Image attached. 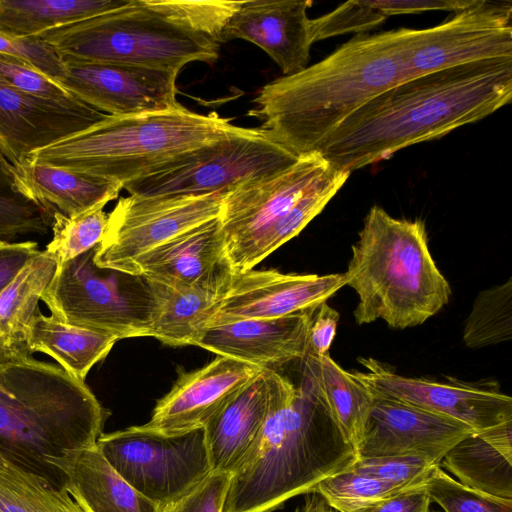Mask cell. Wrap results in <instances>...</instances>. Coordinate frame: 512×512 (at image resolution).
I'll return each mask as SVG.
<instances>
[{
  "mask_svg": "<svg viewBox=\"0 0 512 512\" xmlns=\"http://www.w3.org/2000/svg\"><path fill=\"white\" fill-rule=\"evenodd\" d=\"M511 98L512 57L438 70L373 97L345 118L315 152L351 173L480 121Z\"/></svg>",
  "mask_w": 512,
  "mask_h": 512,
  "instance_id": "obj_1",
  "label": "cell"
},
{
  "mask_svg": "<svg viewBox=\"0 0 512 512\" xmlns=\"http://www.w3.org/2000/svg\"><path fill=\"white\" fill-rule=\"evenodd\" d=\"M410 35L409 28L356 35L321 61L264 85L248 115L296 157L313 153L351 113L409 80Z\"/></svg>",
  "mask_w": 512,
  "mask_h": 512,
  "instance_id": "obj_2",
  "label": "cell"
},
{
  "mask_svg": "<svg viewBox=\"0 0 512 512\" xmlns=\"http://www.w3.org/2000/svg\"><path fill=\"white\" fill-rule=\"evenodd\" d=\"M268 409L259 438L231 474L223 512H273L350 469L357 453L305 384L264 369Z\"/></svg>",
  "mask_w": 512,
  "mask_h": 512,
  "instance_id": "obj_3",
  "label": "cell"
},
{
  "mask_svg": "<svg viewBox=\"0 0 512 512\" xmlns=\"http://www.w3.org/2000/svg\"><path fill=\"white\" fill-rule=\"evenodd\" d=\"M108 414L60 365L0 344V457L64 487L49 461L96 445Z\"/></svg>",
  "mask_w": 512,
  "mask_h": 512,
  "instance_id": "obj_4",
  "label": "cell"
},
{
  "mask_svg": "<svg viewBox=\"0 0 512 512\" xmlns=\"http://www.w3.org/2000/svg\"><path fill=\"white\" fill-rule=\"evenodd\" d=\"M351 250L343 274L358 296V325L381 319L392 328L415 327L449 302L450 285L431 255L421 220L397 219L374 205Z\"/></svg>",
  "mask_w": 512,
  "mask_h": 512,
  "instance_id": "obj_5",
  "label": "cell"
},
{
  "mask_svg": "<svg viewBox=\"0 0 512 512\" xmlns=\"http://www.w3.org/2000/svg\"><path fill=\"white\" fill-rule=\"evenodd\" d=\"M239 128L214 112L203 115L182 105L141 115H107L84 130L31 152L23 160L123 186Z\"/></svg>",
  "mask_w": 512,
  "mask_h": 512,
  "instance_id": "obj_6",
  "label": "cell"
},
{
  "mask_svg": "<svg viewBox=\"0 0 512 512\" xmlns=\"http://www.w3.org/2000/svg\"><path fill=\"white\" fill-rule=\"evenodd\" d=\"M65 65L123 63L179 72L193 61L214 62L220 44L175 19L155 0L75 20L38 36Z\"/></svg>",
  "mask_w": 512,
  "mask_h": 512,
  "instance_id": "obj_7",
  "label": "cell"
},
{
  "mask_svg": "<svg viewBox=\"0 0 512 512\" xmlns=\"http://www.w3.org/2000/svg\"><path fill=\"white\" fill-rule=\"evenodd\" d=\"M98 245L60 263L41 300L52 316L69 325L118 340L151 336L159 308L152 283L96 265Z\"/></svg>",
  "mask_w": 512,
  "mask_h": 512,
  "instance_id": "obj_8",
  "label": "cell"
},
{
  "mask_svg": "<svg viewBox=\"0 0 512 512\" xmlns=\"http://www.w3.org/2000/svg\"><path fill=\"white\" fill-rule=\"evenodd\" d=\"M299 157L257 128H242L184 153L159 171L125 183L131 195L201 196L280 172Z\"/></svg>",
  "mask_w": 512,
  "mask_h": 512,
  "instance_id": "obj_9",
  "label": "cell"
},
{
  "mask_svg": "<svg viewBox=\"0 0 512 512\" xmlns=\"http://www.w3.org/2000/svg\"><path fill=\"white\" fill-rule=\"evenodd\" d=\"M96 446L136 491L169 506L212 473L204 428L166 435L131 426L102 434Z\"/></svg>",
  "mask_w": 512,
  "mask_h": 512,
  "instance_id": "obj_10",
  "label": "cell"
},
{
  "mask_svg": "<svg viewBox=\"0 0 512 512\" xmlns=\"http://www.w3.org/2000/svg\"><path fill=\"white\" fill-rule=\"evenodd\" d=\"M332 166L313 152L300 156L280 172L246 182L227 193L218 218L235 274L261 262L260 252L269 236Z\"/></svg>",
  "mask_w": 512,
  "mask_h": 512,
  "instance_id": "obj_11",
  "label": "cell"
},
{
  "mask_svg": "<svg viewBox=\"0 0 512 512\" xmlns=\"http://www.w3.org/2000/svg\"><path fill=\"white\" fill-rule=\"evenodd\" d=\"M228 191L201 196L131 195L122 197L108 214L95 263L131 274L144 254L173 237L219 216Z\"/></svg>",
  "mask_w": 512,
  "mask_h": 512,
  "instance_id": "obj_12",
  "label": "cell"
},
{
  "mask_svg": "<svg viewBox=\"0 0 512 512\" xmlns=\"http://www.w3.org/2000/svg\"><path fill=\"white\" fill-rule=\"evenodd\" d=\"M512 3L473 0L442 23L412 29L409 79L453 66L512 57Z\"/></svg>",
  "mask_w": 512,
  "mask_h": 512,
  "instance_id": "obj_13",
  "label": "cell"
},
{
  "mask_svg": "<svg viewBox=\"0 0 512 512\" xmlns=\"http://www.w3.org/2000/svg\"><path fill=\"white\" fill-rule=\"evenodd\" d=\"M359 361L366 371L354 374L371 390L457 420L475 433L512 423V399L497 388L405 377L373 358Z\"/></svg>",
  "mask_w": 512,
  "mask_h": 512,
  "instance_id": "obj_14",
  "label": "cell"
},
{
  "mask_svg": "<svg viewBox=\"0 0 512 512\" xmlns=\"http://www.w3.org/2000/svg\"><path fill=\"white\" fill-rule=\"evenodd\" d=\"M64 89L91 107L113 116L176 109L179 72L123 63L67 64Z\"/></svg>",
  "mask_w": 512,
  "mask_h": 512,
  "instance_id": "obj_15",
  "label": "cell"
},
{
  "mask_svg": "<svg viewBox=\"0 0 512 512\" xmlns=\"http://www.w3.org/2000/svg\"><path fill=\"white\" fill-rule=\"evenodd\" d=\"M368 389L372 400L358 459L415 456L440 464L455 444L475 434L457 420Z\"/></svg>",
  "mask_w": 512,
  "mask_h": 512,
  "instance_id": "obj_16",
  "label": "cell"
},
{
  "mask_svg": "<svg viewBox=\"0 0 512 512\" xmlns=\"http://www.w3.org/2000/svg\"><path fill=\"white\" fill-rule=\"evenodd\" d=\"M343 286V273L284 274L277 270L251 269L235 274L207 327L312 311Z\"/></svg>",
  "mask_w": 512,
  "mask_h": 512,
  "instance_id": "obj_17",
  "label": "cell"
},
{
  "mask_svg": "<svg viewBox=\"0 0 512 512\" xmlns=\"http://www.w3.org/2000/svg\"><path fill=\"white\" fill-rule=\"evenodd\" d=\"M262 369L217 356L206 366L183 372L171 390L158 400L146 427L166 435L202 428Z\"/></svg>",
  "mask_w": 512,
  "mask_h": 512,
  "instance_id": "obj_18",
  "label": "cell"
},
{
  "mask_svg": "<svg viewBox=\"0 0 512 512\" xmlns=\"http://www.w3.org/2000/svg\"><path fill=\"white\" fill-rule=\"evenodd\" d=\"M107 115L82 101L66 104L22 92L0 79V146L14 163Z\"/></svg>",
  "mask_w": 512,
  "mask_h": 512,
  "instance_id": "obj_19",
  "label": "cell"
},
{
  "mask_svg": "<svg viewBox=\"0 0 512 512\" xmlns=\"http://www.w3.org/2000/svg\"><path fill=\"white\" fill-rule=\"evenodd\" d=\"M311 1H241L225 25L222 42L244 39L264 50L284 76L304 70L314 43L307 9Z\"/></svg>",
  "mask_w": 512,
  "mask_h": 512,
  "instance_id": "obj_20",
  "label": "cell"
},
{
  "mask_svg": "<svg viewBox=\"0 0 512 512\" xmlns=\"http://www.w3.org/2000/svg\"><path fill=\"white\" fill-rule=\"evenodd\" d=\"M312 311L210 326L202 331L195 346L276 371L305 358Z\"/></svg>",
  "mask_w": 512,
  "mask_h": 512,
  "instance_id": "obj_21",
  "label": "cell"
},
{
  "mask_svg": "<svg viewBox=\"0 0 512 512\" xmlns=\"http://www.w3.org/2000/svg\"><path fill=\"white\" fill-rule=\"evenodd\" d=\"M230 265L218 217L173 237L141 256L131 274L174 289L190 288Z\"/></svg>",
  "mask_w": 512,
  "mask_h": 512,
  "instance_id": "obj_22",
  "label": "cell"
},
{
  "mask_svg": "<svg viewBox=\"0 0 512 512\" xmlns=\"http://www.w3.org/2000/svg\"><path fill=\"white\" fill-rule=\"evenodd\" d=\"M49 463L64 476V487L84 512H165L166 507L136 491L107 462L97 446L68 451Z\"/></svg>",
  "mask_w": 512,
  "mask_h": 512,
  "instance_id": "obj_23",
  "label": "cell"
},
{
  "mask_svg": "<svg viewBox=\"0 0 512 512\" xmlns=\"http://www.w3.org/2000/svg\"><path fill=\"white\" fill-rule=\"evenodd\" d=\"M268 409L265 370L252 379L204 426L212 472L232 474L255 444Z\"/></svg>",
  "mask_w": 512,
  "mask_h": 512,
  "instance_id": "obj_24",
  "label": "cell"
},
{
  "mask_svg": "<svg viewBox=\"0 0 512 512\" xmlns=\"http://www.w3.org/2000/svg\"><path fill=\"white\" fill-rule=\"evenodd\" d=\"M234 276L227 265L187 289L174 290L150 281L159 303L151 337L170 346L195 345Z\"/></svg>",
  "mask_w": 512,
  "mask_h": 512,
  "instance_id": "obj_25",
  "label": "cell"
},
{
  "mask_svg": "<svg viewBox=\"0 0 512 512\" xmlns=\"http://www.w3.org/2000/svg\"><path fill=\"white\" fill-rule=\"evenodd\" d=\"M15 180L23 195L51 215L58 212L66 217L104 207L122 189L115 181L25 160L17 163Z\"/></svg>",
  "mask_w": 512,
  "mask_h": 512,
  "instance_id": "obj_26",
  "label": "cell"
},
{
  "mask_svg": "<svg viewBox=\"0 0 512 512\" xmlns=\"http://www.w3.org/2000/svg\"><path fill=\"white\" fill-rule=\"evenodd\" d=\"M306 387L357 448L363 438L372 395L354 374L341 368L328 354L305 357Z\"/></svg>",
  "mask_w": 512,
  "mask_h": 512,
  "instance_id": "obj_27",
  "label": "cell"
},
{
  "mask_svg": "<svg viewBox=\"0 0 512 512\" xmlns=\"http://www.w3.org/2000/svg\"><path fill=\"white\" fill-rule=\"evenodd\" d=\"M59 260L46 250L32 258L0 294V344L29 353L28 335L38 303L50 286ZM31 355V354H30Z\"/></svg>",
  "mask_w": 512,
  "mask_h": 512,
  "instance_id": "obj_28",
  "label": "cell"
},
{
  "mask_svg": "<svg viewBox=\"0 0 512 512\" xmlns=\"http://www.w3.org/2000/svg\"><path fill=\"white\" fill-rule=\"evenodd\" d=\"M118 341L114 336L69 325L40 311L28 335V350L54 358L68 373L84 381L90 369Z\"/></svg>",
  "mask_w": 512,
  "mask_h": 512,
  "instance_id": "obj_29",
  "label": "cell"
},
{
  "mask_svg": "<svg viewBox=\"0 0 512 512\" xmlns=\"http://www.w3.org/2000/svg\"><path fill=\"white\" fill-rule=\"evenodd\" d=\"M132 0H0V32L34 37L71 21L129 4Z\"/></svg>",
  "mask_w": 512,
  "mask_h": 512,
  "instance_id": "obj_30",
  "label": "cell"
},
{
  "mask_svg": "<svg viewBox=\"0 0 512 512\" xmlns=\"http://www.w3.org/2000/svg\"><path fill=\"white\" fill-rule=\"evenodd\" d=\"M440 465L466 487L512 500V459L476 433L455 444Z\"/></svg>",
  "mask_w": 512,
  "mask_h": 512,
  "instance_id": "obj_31",
  "label": "cell"
},
{
  "mask_svg": "<svg viewBox=\"0 0 512 512\" xmlns=\"http://www.w3.org/2000/svg\"><path fill=\"white\" fill-rule=\"evenodd\" d=\"M0 512H84L65 487L0 457Z\"/></svg>",
  "mask_w": 512,
  "mask_h": 512,
  "instance_id": "obj_32",
  "label": "cell"
},
{
  "mask_svg": "<svg viewBox=\"0 0 512 512\" xmlns=\"http://www.w3.org/2000/svg\"><path fill=\"white\" fill-rule=\"evenodd\" d=\"M16 167L0 146V241L46 234L52 224L49 212L17 188Z\"/></svg>",
  "mask_w": 512,
  "mask_h": 512,
  "instance_id": "obj_33",
  "label": "cell"
},
{
  "mask_svg": "<svg viewBox=\"0 0 512 512\" xmlns=\"http://www.w3.org/2000/svg\"><path fill=\"white\" fill-rule=\"evenodd\" d=\"M512 279L482 290L475 298L463 330L469 348H484L511 340Z\"/></svg>",
  "mask_w": 512,
  "mask_h": 512,
  "instance_id": "obj_34",
  "label": "cell"
},
{
  "mask_svg": "<svg viewBox=\"0 0 512 512\" xmlns=\"http://www.w3.org/2000/svg\"><path fill=\"white\" fill-rule=\"evenodd\" d=\"M423 486H400L351 469L321 481L313 492L339 512H353Z\"/></svg>",
  "mask_w": 512,
  "mask_h": 512,
  "instance_id": "obj_35",
  "label": "cell"
},
{
  "mask_svg": "<svg viewBox=\"0 0 512 512\" xmlns=\"http://www.w3.org/2000/svg\"><path fill=\"white\" fill-rule=\"evenodd\" d=\"M103 208L96 207L73 217L54 212L53 237L45 250L62 263L100 244L108 225V214Z\"/></svg>",
  "mask_w": 512,
  "mask_h": 512,
  "instance_id": "obj_36",
  "label": "cell"
},
{
  "mask_svg": "<svg viewBox=\"0 0 512 512\" xmlns=\"http://www.w3.org/2000/svg\"><path fill=\"white\" fill-rule=\"evenodd\" d=\"M431 501L445 512H512V500L464 486L437 466L425 484Z\"/></svg>",
  "mask_w": 512,
  "mask_h": 512,
  "instance_id": "obj_37",
  "label": "cell"
},
{
  "mask_svg": "<svg viewBox=\"0 0 512 512\" xmlns=\"http://www.w3.org/2000/svg\"><path fill=\"white\" fill-rule=\"evenodd\" d=\"M241 1L156 0L169 15L220 44L221 33Z\"/></svg>",
  "mask_w": 512,
  "mask_h": 512,
  "instance_id": "obj_38",
  "label": "cell"
},
{
  "mask_svg": "<svg viewBox=\"0 0 512 512\" xmlns=\"http://www.w3.org/2000/svg\"><path fill=\"white\" fill-rule=\"evenodd\" d=\"M387 18L370 0L348 1L325 15L311 19L313 41L348 33L361 34Z\"/></svg>",
  "mask_w": 512,
  "mask_h": 512,
  "instance_id": "obj_39",
  "label": "cell"
},
{
  "mask_svg": "<svg viewBox=\"0 0 512 512\" xmlns=\"http://www.w3.org/2000/svg\"><path fill=\"white\" fill-rule=\"evenodd\" d=\"M439 463L415 456H387L358 459L350 468L400 486H423Z\"/></svg>",
  "mask_w": 512,
  "mask_h": 512,
  "instance_id": "obj_40",
  "label": "cell"
},
{
  "mask_svg": "<svg viewBox=\"0 0 512 512\" xmlns=\"http://www.w3.org/2000/svg\"><path fill=\"white\" fill-rule=\"evenodd\" d=\"M0 79L22 92L71 104L80 100L54 79L42 74L25 62L0 53Z\"/></svg>",
  "mask_w": 512,
  "mask_h": 512,
  "instance_id": "obj_41",
  "label": "cell"
},
{
  "mask_svg": "<svg viewBox=\"0 0 512 512\" xmlns=\"http://www.w3.org/2000/svg\"><path fill=\"white\" fill-rule=\"evenodd\" d=\"M0 53L17 58L55 81L63 78L66 66L55 50L38 36L22 37L0 32Z\"/></svg>",
  "mask_w": 512,
  "mask_h": 512,
  "instance_id": "obj_42",
  "label": "cell"
},
{
  "mask_svg": "<svg viewBox=\"0 0 512 512\" xmlns=\"http://www.w3.org/2000/svg\"><path fill=\"white\" fill-rule=\"evenodd\" d=\"M231 474L212 472L165 512H223Z\"/></svg>",
  "mask_w": 512,
  "mask_h": 512,
  "instance_id": "obj_43",
  "label": "cell"
},
{
  "mask_svg": "<svg viewBox=\"0 0 512 512\" xmlns=\"http://www.w3.org/2000/svg\"><path fill=\"white\" fill-rule=\"evenodd\" d=\"M339 313L324 302L311 313L306 356L326 355L336 335Z\"/></svg>",
  "mask_w": 512,
  "mask_h": 512,
  "instance_id": "obj_44",
  "label": "cell"
},
{
  "mask_svg": "<svg viewBox=\"0 0 512 512\" xmlns=\"http://www.w3.org/2000/svg\"><path fill=\"white\" fill-rule=\"evenodd\" d=\"M39 252L35 241H0V294Z\"/></svg>",
  "mask_w": 512,
  "mask_h": 512,
  "instance_id": "obj_45",
  "label": "cell"
},
{
  "mask_svg": "<svg viewBox=\"0 0 512 512\" xmlns=\"http://www.w3.org/2000/svg\"><path fill=\"white\" fill-rule=\"evenodd\" d=\"M385 16L414 14L432 10L460 11L473 0H370Z\"/></svg>",
  "mask_w": 512,
  "mask_h": 512,
  "instance_id": "obj_46",
  "label": "cell"
},
{
  "mask_svg": "<svg viewBox=\"0 0 512 512\" xmlns=\"http://www.w3.org/2000/svg\"><path fill=\"white\" fill-rule=\"evenodd\" d=\"M425 487L411 490L353 512H436Z\"/></svg>",
  "mask_w": 512,
  "mask_h": 512,
  "instance_id": "obj_47",
  "label": "cell"
},
{
  "mask_svg": "<svg viewBox=\"0 0 512 512\" xmlns=\"http://www.w3.org/2000/svg\"><path fill=\"white\" fill-rule=\"evenodd\" d=\"M306 495L303 506L298 507L295 512H339L317 492Z\"/></svg>",
  "mask_w": 512,
  "mask_h": 512,
  "instance_id": "obj_48",
  "label": "cell"
}]
</instances>
